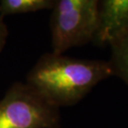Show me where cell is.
I'll return each mask as SVG.
<instances>
[{
    "instance_id": "obj_1",
    "label": "cell",
    "mask_w": 128,
    "mask_h": 128,
    "mask_svg": "<svg viewBox=\"0 0 128 128\" xmlns=\"http://www.w3.org/2000/svg\"><path fill=\"white\" fill-rule=\"evenodd\" d=\"M108 61L43 54L26 75V83L57 108L82 100L94 86L112 76Z\"/></svg>"
},
{
    "instance_id": "obj_2",
    "label": "cell",
    "mask_w": 128,
    "mask_h": 128,
    "mask_svg": "<svg viewBox=\"0 0 128 128\" xmlns=\"http://www.w3.org/2000/svg\"><path fill=\"white\" fill-rule=\"evenodd\" d=\"M100 0H55L50 18L51 52L92 42L99 22Z\"/></svg>"
},
{
    "instance_id": "obj_3",
    "label": "cell",
    "mask_w": 128,
    "mask_h": 128,
    "mask_svg": "<svg viewBox=\"0 0 128 128\" xmlns=\"http://www.w3.org/2000/svg\"><path fill=\"white\" fill-rule=\"evenodd\" d=\"M60 126V108L26 82L12 84L0 100V128Z\"/></svg>"
},
{
    "instance_id": "obj_4",
    "label": "cell",
    "mask_w": 128,
    "mask_h": 128,
    "mask_svg": "<svg viewBox=\"0 0 128 128\" xmlns=\"http://www.w3.org/2000/svg\"><path fill=\"white\" fill-rule=\"evenodd\" d=\"M128 34V0H100L99 22L92 42L109 45Z\"/></svg>"
},
{
    "instance_id": "obj_5",
    "label": "cell",
    "mask_w": 128,
    "mask_h": 128,
    "mask_svg": "<svg viewBox=\"0 0 128 128\" xmlns=\"http://www.w3.org/2000/svg\"><path fill=\"white\" fill-rule=\"evenodd\" d=\"M109 45L112 55L108 62L112 74L128 84V34L114 40Z\"/></svg>"
},
{
    "instance_id": "obj_6",
    "label": "cell",
    "mask_w": 128,
    "mask_h": 128,
    "mask_svg": "<svg viewBox=\"0 0 128 128\" xmlns=\"http://www.w3.org/2000/svg\"><path fill=\"white\" fill-rule=\"evenodd\" d=\"M55 0H0V17L52 9Z\"/></svg>"
},
{
    "instance_id": "obj_7",
    "label": "cell",
    "mask_w": 128,
    "mask_h": 128,
    "mask_svg": "<svg viewBox=\"0 0 128 128\" xmlns=\"http://www.w3.org/2000/svg\"><path fill=\"white\" fill-rule=\"evenodd\" d=\"M8 36V30L6 23L4 22V18L0 17V53L4 50L6 46L7 39Z\"/></svg>"
}]
</instances>
